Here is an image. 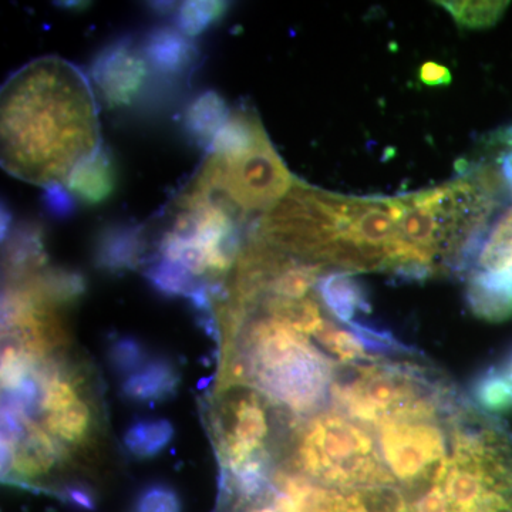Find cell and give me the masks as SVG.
<instances>
[{"mask_svg":"<svg viewBox=\"0 0 512 512\" xmlns=\"http://www.w3.org/2000/svg\"><path fill=\"white\" fill-rule=\"evenodd\" d=\"M343 200L342 195L293 184L259 220L254 235L286 254L325 266V256L340 238Z\"/></svg>","mask_w":512,"mask_h":512,"instance_id":"4","label":"cell"},{"mask_svg":"<svg viewBox=\"0 0 512 512\" xmlns=\"http://www.w3.org/2000/svg\"><path fill=\"white\" fill-rule=\"evenodd\" d=\"M43 205L47 211L56 218H66L73 214L74 200L62 185H49L45 188L42 197Z\"/></svg>","mask_w":512,"mask_h":512,"instance_id":"31","label":"cell"},{"mask_svg":"<svg viewBox=\"0 0 512 512\" xmlns=\"http://www.w3.org/2000/svg\"><path fill=\"white\" fill-rule=\"evenodd\" d=\"M293 187V178L278 153L265 141L247 154H212L191 190L220 195L242 211H268Z\"/></svg>","mask_w":512,"mask_h":512,"instance_id":"5","label":"cell"},{"mask_svg":"<svg viewBox=\"0 0 512 512\" xmlns=\"http://www.w3.org/2000/svg\"><path fill=\"white\" fill-rule=\"evenodd\" d=\"M109 365L119 375L130 376L147 363V349L133 336H119L110 342Z\"/></svg>","mask_w":512,"mask_h":512,"instance_id":"27","label":"cell"},{"mask_svg":"<svg viewBox=\"0 0 512 512\" xmlns=\"http://www.w3.org/2000/svg\"><path fill=\"white\" fill-rule=\"evenodd\" d=\"M55 5L60 6L63 9H84L86 8V3L84 2H56Z\"/></svg>","mask_w":512,"mask_h":512,"instance_id":"37","label":"cell"},{"mask_svg":"<svg viewBox=\"0 0 512 512\" xmlns=\"http://www.w3.org/2000/svg\"><path fill=\"white\" fill-rule=\"evenodd\" d=\"M143 255L141 229L131 225L107 228L97 239L96 264L104 271L119 272L134 269Z\"/></svg>","mask_w":512,"mask_h":512,"instance_id":"12","label":"cell"},{"mask_svg":"<svg viewBox=\"0 0 512 512\" xmlns=\"http://www.w3.org/2000/svg\"><path fill=\"white\" fill-rule=\"evenodd\" d=\"M254 512H275V510H274V508L264 507V508H259V510H256Z\"/></svg>","mask_w":512,"mask_h":512,"instance_id":"38","label":"cell"},{"mask_svg":"<svg viewBox=\"0 0 512 512\" xmlns=\"http://www.w3.org/2000/svg\"><path fill=\"white\" fill-rule=\"evenodd\" d=\"M510 255H512V210L497 222L485 238L477 259L478 269L488 271L498 261Z\"/></svg>","mask_w":512,"mask_h":512,"instance_id":"28","label":"cell"},{"mask_svg":"<svg viewBox=\"0 0 512 512\" xmlns=\"http://www.w3.org/2000/svg\"><path fill=\"white\" fill-rule=\"evenodd\" d=\"M3 165L32 183L67 181L100 150L89 84L76 67L49 57L26 66L3 89Z\"/></svg>","mask_w":512,"mask_h":512,"instance_id":"1","label":"cell"},{"mask_svg":"<svg viewBox=\"0 0 512 512\" xmlns=\"http://www.w3.org/2000/svg\"><path fill=\"white\" fill-rule=\"evenodd\" d=\"M266 309L272 318L281 320L286 325L291 326L296 332L305 333V335H315L319 326L325 322L322 318V312L318 302L312 298L285 299L269 296L266 301Z\"/></svg>","mask_w":512,"mask_h":512,"instance_id":"21","label":"cell"},{"mask_svg":"<svg viewBox=\"0 0 512 512\" xmlns=\"http://www.w3.org/2000/svg\"><path fill=\"white\" fill-rule=\"evenodd\" d=\"M42 413H45L47 430L56 439L66 443H82L93 426V413L84 402L72 380L55 367H43Z\"/></svg>","mask_w":512,"mask_h":512,"instance_id":"7","label":"cell"},{"mask_svg":"<svg viewBox=\"0 0 512 512\" xmlns=\"http://www.w3.org/2000/svg\"><path fill=\"white\" fill-rule=\"evenodd\" d=\"M133 512H183V503L174 487L153 483L141 488Z\"/></svg>","mask_w":512,"mask_h":512,"instance_id":"30","label":"cell"},{"mask_svg":"<svg viewBox=\"0 0 512 512\" xmlns=\"http://www.w3.org/2000/svg\"><path fill=\"white\" fill-rule=\"evenodd\" d=\"M419 79L424 86H448L451 83V73L443 64L426 62L420 67Z\"/></svg>","mask_w":512,"mask_h":512,"instance_id":"33","label":"cell"},{"mask_svg":"<svg viewBox=\"0 0 512 512\" xmlns=\"http://www.w3.org/2000/svg\"><path fill=\"white\" fill-rule=\"evenodd\" d=\"M224 2H185L178 10V30L185 36H198L222 19L227 12Z\"/></svg>","mask_w":512,"mask_h":512,"instance_id":"25","label":"cell"},{"mask_svg":"<svg viewBox=\"0 0 512 512\" xmlns=\"http://www.w3.org/2000/svg\"><path fill=\"white\" fill-rule=\"evenodd\" d=\"M325 266L316 262L295 261L291 259L288 265L272 278L266 286L265 293L285 299H302L313 286L318 285L320 274Z\"/></svg>","mask_w":512,"mask_h":512,"instance_id":"20","label":"cell"},{"mask_svg":"<svg viewBox=\"0 0 512 512\" xmlns=\"http://www.w3.org/2000/svg\"><path fill=\"white\" fill-rule=\"evenodd\" d=\"M242 370V376L271 402L308 414L325 403L338 365L302 333L271 316L248 329Z\"/></svg>","mask_w":512,"mask_h":512,"instance_id":"2","label":"cell"},{"mask_svg":"<svg viewBox=\"0 0 512 512\" xmlns=\"http://www.w3.org/2000/svg\"><path fill=\"white\" fill-rule=\"evenodd\" d=\"M464 29L491 28L503 16L508 2H440Z\"/></svg>","mask_w":512,"mask_h":512,"instance_id":"24","label":"cell"},{"mask_svg":"<svg viewBox=\"0 0 512 512\" xmlns=\"http://www.w3.org/2000/svg\"><path fill=\"white\" fill-rule=\"evenodd\" d=\"M349 330L359 339L365 350H370L373 353H380V355H414L416 350L407 348L404 343L399 339L394 338L393 333L389 330L382 328H375V326L365 325L362 322L349 323Z\"/></svg>","mask_w":512,"mask_h":512,"instance_id":"29","label":"cell"},{"mask_svg":"<svg viewBox=\"0 0 512 512\" xmlns=\"http://www.w3.org/2000/svg\"><path fill=\"white\" fill-rule=\"evenodd\" d=\"M147 60L131 40L107 46L92 66L94 83L111 107H127L140 96L147 79Z\"/></svg>","mask_w":512,"mask_h":512,"instance_id":"6","label":"cell"},{"mask_svg":"<svg viewBox=\"0 0 512 512\" xmlns=\"http://www.w3.org/2000/svg\"><path fill=\"white\" fill-rule=\"evenodd\" d=\"M64 503L77 511L94 512L97 510V498L87 485L80 483L67 484L63 488Z\"/></svg>","mask_w":512,"mask_h":512,"instance_id":"32","label":"cell"},{"mask_svg":"<svg viewBox=\"0 0 512 512\" xmlns=\"http://www.w3.org/2000/svg\"><path fill=\"white\" fill-rule=\"evenodd\" d=\"M471 397L478 409L494 416L512 413V380L498 365L487 367L471 384Z\"/></svg>","mask_w":512,"mask_h":512,"instance_id":"18","label":"cell"},{"mask_svg":"<svg viewBox=\"0 0 512 512\" xmlns=\"http://www.w3.org/2000/svg\"><path fill=\"white\" fill-rule=\"evenodd\" d=\"M46 254L39 229L20 227L6 248V266L10 274L29 276L45 264Z\"/></svg>","mask_w":512,"mask_h":512,"instance_id":"19","label":"cell"},{"mask_svg":"<svg viewBox=\"0 0 512 512\" xmlns=\"http://www.w3.org/2000/svg\"><path fill=\"white\" fill-rule=\"evenodd\" d=\"M326 497H328V494H326ZM326 497L325 500L322 501V503L305 505V507L302 508L301 512H329L328 507H326Z\"/></svg>","mask_w":512,"mask_h":512,"instance_id":"36","label":"cell"},{"mask_svg":"<svg viewBox=\"0 0 512 512\" xmlns=\"http://www.w3.org/2000/svg\"><path fill=\"white\" fill-rule=\"evenodd\" d=\"M180 383L177 367L171 360L158 357L127 376L121 384V394L128 402H163L177 392Z\"/></svg>","mask_w":512,"mask_h":512,"instance_id":"11","label":"cell"},{"mask_svg":"<svg viewBox=\"0 0 512 512\" xmlns=\"http://www.w3.org/2000/svg\"><path fill=\"white\" fill-rule=\"evenodd\" d=\"M498 367H500V369L503 370L505 375L510 377V379L512 380V349L510 350V352L507 353V356L504 357L503 362H501L500 365H498Z\"/></svg>","mask_w":512,"mask_h":512,"instance_id":"34","label":"cell"},{"mask_svg":"<svg viewBox=\"0 0 512 512\" xmlns=\"http://www.w3.org/2000/svg\"><path fill=\"white\" fill-rule=\"evenodd\" d=\"M296 467L332 490L397 487L380 460L372 429L339 412L320 414L306 426Z\"/></svg>","mask_w":512,"mask_h":512,"instance_id":"3","label":"cell"},{"mask_svg":"<svg viewBox=\"0 0 512 512\" xmlns=\"http://www.w3.org/2000/svg\"><path fill=\"white\" fill-rule=\"evenodd\" d=\"M144 275L151 286L165 296H185L187 298L198 285L194 275L184 266L168 261L163 256L148 266Z\"/></svg>","mask_w":512,"mask_h":512,"instance_id":"23","label":"cell"},{"mask_svg":"<svg viewBox=\"0 0 512 512\" xmlns=\"http://www.w3.org/2000/svg\"><path fill=\"white\" fill-rule=\"evenodd\" d=\"M467 302L478 318L504 322L512 318V282L493 272L474 269L468 279Z\"/></svg>","mask_w":512,"mask_h":512,"instance_id":"10","label":"cell"},{"mask_svg":"<svg viewBox=\"0 0 512 512\" xmlns=\"http://www.w3.org/2000/svg\"><path fill=\"white\" fill-rule=\"evenodd\" d=\"M268 141L261 121L245 111L231 114L220 133L212 141V154L238 157Z\"/></svg>","mask_w":512,"mask_h":512,"instance_id":"15","label":"cell"},{"mask_svg":"<svg viewBox=\"0 0 512 512\" xmlns=\"http://www.w3.org/2000/svg\"><path fill=\"white\" fill-rule=\"evenodd\" d=\"M173 423L167 419H140L133 421L123 436L128 453L141 460L157 457L174 439Z\"/></svg>","mask_w":512,"mask_h":512,"instance_id":"17","label":"cell"},{"mask_svg":"<svg viewBox=\"0 0 512 512\" xmlns=\"http://www.w3.org/2000/svg\"><path fill=\"white\" fill-rule=\"evenodd\" d=\"M232 413L234 421L224 440V457L231 470L249 457L265 451L264 443L269 431L265 407L254 394L238 400Z\"/></svg>","mask_w":512,"mask_h":512,"instance_id":"8","label":"cell"},{"mask_svg":"<svg viewBox=\"0 0 512 512\" xmlns=\"http://www.w3.org/2000/svg\"><path fill=\"white\" fill-rule=\"evenodd\" d=\"M150 5H151V8L156 10V12L165 13V15H167V13H170L171 10H174L175 8H177V6H175V3H173V2H170V3L156 2V3H150Z\"/></svg>","mask_w":512,"mask_h":512,"instance_id":"35","label":"cell"},{"mask_svg":"<svg viewBox=\"0 0 512 512\" xmlns=\"http://www.w3.org/2000/svg\"><path fill=\"white\" fill-rule=\"evenodd\" d=\"M143 55L158 76L171 80L191 72L198 49L180 30L158 28L143 40Z\"/></svg>","mask_w":512,"mask_h":512,"instance_id":"9","label":"cell"},{"mask_svg":"<svg viewBox=\"0 0 512 512\" xmlns=\"http://www.w3.org/2000/svg\"><path fill=\"white\" fill-rule=\"evenodd\" d=\"M227 103L220 94L208 90L201 93L188 107L185 114V127L191 137L200 144L214 141L224 124L229 119Z\"/></svg>","mask_w":512,"mask_h":512,"instance_id":"16","label":"cell"},{"mask_svg":"<svg viewBox=\"0 0 512 512\" xmlns=\"http://www.w3.org/2000/svg\"><path fill=\"white\" fill-rule=\"evenodd\" d=\"M67 188L87 204H100L116 187V171L107 151L100 148L93 157L82 161L67 178Z\"/></svg>","mask_w":512,"mask_h":512,"instance_id":"14","label":"cell"},{"mask_svg":"<svg viewBox=\"0 0 512 512\" xmlns=\"http://www.w3.org/2000/svg\"><path fill=\"white\" fill-rule=\"evenodd\" d=\"M316 288L326 309L345 325L353 322L357 312H370L365 288L349 272H332L323 276Z\"/></svg>","mask_w":512,"mask_h":512,"instance_id":"13","label":"cell"},{"mask_svg":"<svg viewBox=\"0 0 512 512\" xmlns=\"http://www.w3.org/2000/svg\"><path fill=\"white\" fill-rule=\"evenodd\" d=\"M316 339L325 346L329 352L339 357L343 363L359 362L366 360V350L363 348L359 339L353 335L350 330H345L336 326L335 323L326 320L319 326L315 332Z\"/></svg>","mask_w":512,"mask_h":512,"instance_id":"26","label":"cell"},{"mask_svg":"<svg viewBox=\"0 0 512 512\" xmlns=\"http://www.w3.org/2000/svg\"><path fill=\"white\" fill-rule=\"evenodd\" d=\"M28 279V285L53 306L72 303L86 291L83 276L64 269H52Z\"/></svg>","mask_w":512,"mask_h":512,"instance_id":"22","label":"cell"}]
</instances>
